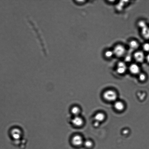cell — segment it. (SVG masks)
I'll return each instance as SVG.
<instances>
[{"instance_id": "10", "label": "cell", "mask_w": 149, "mask_h": 149, "mask_svg": "<svg viewBox=\"0 0 149 149\" xmlns=\"http://www.w3.org/2000/svg\"><path fill=\"white\" fill-rule=\"evenodd\" d=\"M105 115L102 113H97L95 115L94 117L96 121L99 122L103 121L105 119Z\"/></svg>"}, {"instance_id": "7", "label": "cell", "mask_w": 149, "mask_h": 149, "mask_svg": "<svg viewBox=\"0 0 149 149\" xmlns=\"http://www.w3.org/2000/svg\"><path fill=\"white\" fill-rule=\"evenodd\" d=\"M72 143L74 145L76 146H80L83 143L82 138L79 135H75L72 138Z\"/></svg>"}, {"instance_id": "5", "label": "cell", "mask_w": 149, "mask_h": 149, "mask_svg": "<svg viewBox=\"0 0 149 149\" xmlns=\"http://www.w3.org/2000/svg\"><path fill=\"white\" fill-rule=\"evenodd\" d=\"M84 122L83 119L80 116H74L72 120V123L75 126L80 127L82 125Z\"/></svg>"}, {"instance_id": "20", "label": "cell", "mask_w": 149, "mask_h": 149, "mask_svg": "<svg viewBox=\"0 0 149 149\" xmlns=\"http://www.w3.org/2000/svg\"><path fill=\"white\" fill-rule=\"evenodd\" d=\"M146 59L147 62L149 63V54L147 55L146 57Z\"/></svg>"}, {"instance_id": "13", "label": "cell", "mask_w": 149, "mask_h": 149, "mask_svg": "<svg viewBox=\"0 0 149 149\" xmlns=\"http://www.w3.org/2000/svg\"><path fill=\"white\" fill-rule=\"evenodd\" d=\"M129 46L130 49L131 50H135L138 48L139 44L138 42L136 41L132 40L129 42Z\"/></svg>"}, {"instance_id": "16", "label": "cell", "mask_w": 149, "mask_h": 149, "mask_svg": "<svg viewBox=\"0 0 149 149\" xmlns=\"http://www.w3.org/2000/svg\"><path fill=\"white\" fill-rule=\"evenodd\" d=\"M84 145L87 148H91L93 146V143L91 140H87L85 142Z\"/></svg>"}, {"instance_id": "3", "label": "cell", "mask_w": 149, "mask_h": 149, "mask_svg": "<svg viewBox=\"0 0 149 149\" xmlns=\"http://www.w3.org/2000/svg\"><path fill=\"white\" fill-rule=\"evenodd\" d=\"M113 51L114 55L118 58L123 56L126 53V50L125 48L121 45H117L114 48Z\"/></svg>"}, {"instance_id": "19", "label": "cell", "mask_w": 149, "mask_h": 149, "mask_svg": "<svg viewBox=\"0 0 149 149\" xmlns=\"http://www.w3.org/2000/svg\"><path fill=\"white\" fill-rule=\"evenodd\" d=\"M131 60V57L129 56V55L128 56H127L125 58V61L127 62H130Z\"/></svg>"}, {"instance_id": "8", "label": "cell", "mask_w": 149, "mask_h": 149, "mask_svg": "<svg viewBox=\"0 0 149 149\" xmlns=\"http://www.w3.org/2000/svg\"><path fill=\"white\" fill-rule=\"evenodd\" d=\"M70 112L73 115L74 117L80 116L81 112V109L79 106L74 105L71 107Z\"/></svg>"}, {"instance_id": "15", "label": "cell", "mask_w": 149, "mask_h": 149, "mask_svg": "<svg viewBox=\"0 0 149 149\" xmlns=\"http://www.w3.org/2000/svg\"><path fill=\"white\" fill-rule=\"evenodd\" d=\"M138 24L139 27L141 28L142 29L147 26L145 22L143 21H139Z\"/></svg>"}, {"instance_id": "4", "label": "cell", "mask_w": 149, "mask_h": 149, "mask_svg": "<svg viewBox=\"0 0 149 149\" xmlns=\"http://www.w3.org/2000/svg\"><path fill=\"white\" fill-rule=\"evenodd\" d=\"M134 58L137 62L142 63L145 59V56L143 52L141 51H137L134 54Z\"/></svg>"}, {"instance_id": "6", "label": "cell", "mask_w": 149, "mask_h": 149, "mask_svg": "<svg viewBox=\"0 0 149 149\" xmlns=\"http://www.w3.org/2000/svg\"><path fill=\"white\" fill-rule=\"evenodd\" d=\"M127 70V66L125 63L123 61H120L117 65V72L119 74L124 73Z\"/></svg>"}, {"instance_id": "11", "label": "cell", "mask_w": 149, "mask_h": 149, "mask_svg": "<svg viewBox=\"0 0 149 149\" xmlns=\"http://www.w3.org/2000/svg\"><path fill=\"white\" fill-rule=\"evenodd\" d=\"M114 106L115 109L119 111H122L124 108V105L123 103L119 101L116 102Z\"/></svg>"}, {"instance_id": "14", "label": "cell", "mask_w": 149, "mask_h": 149, "mask_svg": "<svg viewBox=\"0 0 149 149\" xmlns=\"http://www.w3.org/2000/svg\"><path fill=\"white\" fill-rule=\"evenodd\" d=\"M105 57L108 58H111L114 55L113 51L108 50L105 52L104 54Z\"/></svg>"}, {"instance_id": "1", "label": "cell", "mask_w": 149, "mask_h": 149, "mask_svg": "<svg viewBox=\"0 0 149 149\" xmlns=\"http://www.w3.org/2000/svg\"><path fill=\"white\" fill-rule=\"evenodd\" d=\"M10 135L11 137L12 140L13 141V143L18 145H20L21 142V141L23 140L22 138H23L22 136L23 134L22 132L21 131V129L18 126H14L11 129Z\"/></svg>"}, {"instance_id": "2", "label": "cell", "mask_w": 149, "mask_h": 149, "mask_svg": "<svg viewBox=\"0 0 149 149\" xmlns=\"http://www.w3.org/2000/svg\"><path fill=\"white\" fill-rule=\"evenodd\" d=\"M103 97L107 101H113L116 100L117 95L114 91L109 90L104 92L103 94Z\"/></svg>"}, {"instance_id": "18", "label": "cell", "mask_w": 149, "mask_h": 149, "mask_svg": "<svg viewBox=\"0 0 149 149\" xmlns=\"http://www.w3.org/2000/svg\"><path fill=\"white\" fill-rule=\"evenodd\" d=\"M143 48L144 51L147 52H149V43H146L143 45Z\"/></svg>"}, {"instance_id": "9", "label": "cell", "mask_w": 149, "mask_h": 149, "mask_svg": "<svg viewBox=\"0 0 149 149\" xmlns=\"http://www.w3.org/2000/svg\"><path fill=\"white\" fill-rule=\"evenodd\" d=\"M140 68L138 65L135 63L130 65L129 71L130 72L134 75L138 74L140 72Z\"/></svg>"}, {"instance_id": "17", "label": "cell", "mask_w": 149, "mask_h": 149, "mask_svg": "<svg viewBox=\"0 0 149 149\" xmlns=\"http://www.w3.org/2000/svg\"><path fill=\"white\" fill-rule=\"evenodd\" d=\"M139 80L141 81H144L146 79V76L145 74L141 73L139 75Z\"/></svg>"}, {"instance_id": "12", "label": "cell", "mask_w": 149, "mask_h": 149, "mask_svg": "<svg viewBox=\"0 0 149 149\" xmlns=\"http://www.w3.org/2000/svg\"><path fill=\"white\" fill-rule=\"evenodd\" d=\"M141 34L146 39H149V28L147 27L142 29Z\"/></svg>"}]
</instances>
